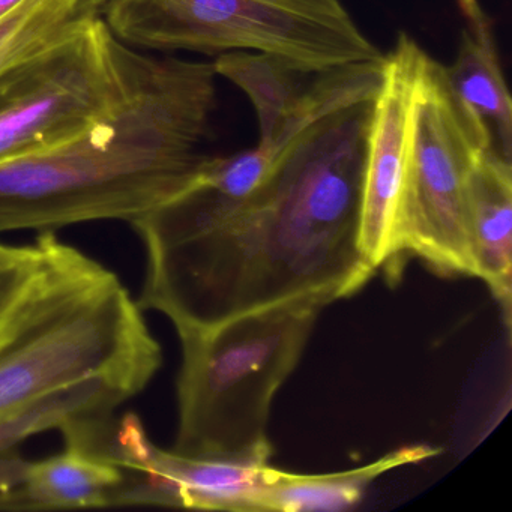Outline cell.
I'll use <instances>...</instances> for the list:
<instances>
[{
    "label": "cell",
    "instance_id": "obj_3",
    "mask_svg": "<svg viewBox=\"0 0 512 512\" xmlns=\"http://www.w3.org/2000/svg\"><path fill=\"white\" fill-rule=\"evenodd\" d=\"M43 262L0 325V415L92 377L142 392L163 364L142 308L109 269L53 232Z\"/></svg>",
    "mask_w": 512,
    "mask_h": 512
},
{
    "label": "cell",
    "instance_id": "obj_17",
    "mask_svg": "<svg viewBox=\"0 0 512 512\" xmlns=\"http://www.w3.org/2000/svg\"><path fill=\"white\" fill-rule=\"evenodd\" d=\"M20 2H22V0H0V17L7 14L8 11L13 10Z\"/></svg>",
    "mask_w": 512,
    "mask_h": 512
},
{
    "label": "cell",
    "instance_id": "obj_15",
    "mask_svg": "<svg viewBox=\"0 0 512 512\" xmlns=\"http://www.w3.org/2000/svg\"><path fill=\"white\" fill-rule=\"evenodd\" d=\"M214 67L218 76L238 86L253 104L259 140L271 139L301 106L317 74L257 52L223 53Z\"/></svg>",
    "mask_w": 512,
    "mask_h": 512
},
{
    "label": "cell",
    "instance_id": "obj_16",
    "mask_svg": "<svg viewBox=\"0 0 512 512\" xmlns=\"http://www.w3.org/2000/svg\"><path fill=\"white\" fill-rule=\"evenodd\" d=\"M43 262L40 242L26 247L0 244V325L16 307Z\"/></svg>",
    "mask_w": 512,
    "mask_h": 512
},
{
    "label": "cell",
    "instance_id": "obj_14",
    "mask_svg": "<svg viewBox=\"0 0 512 512\" xmlns=\"http://www.w3.org/2000/svg\"><path fill=\"white\" fill-rule=\"evenodd\" d=\"M100 0H22L0 17V83L88 31Z\"/></svg>",
    "mask_w": 512,
    "mask_h": 512
},
{
    "label": "cell",
    "instance_id": "obj_11",
    "mask_svg": "<svg viewBox=\"0 0 512 512\" xmlns=\"http://www.w3.org/2000/svg\"><path fill=\"white\" fill-rule=\"evenodd\" d=\"M140 394L110 377H92L43 395L19 409L0 415V457L35 434L58 430L65 445L94 448L113 422L116 410Z\"/></svg>",
    "mask_w": 512,
    "mask_h": 512
},
{
    "label": "cell",
    "instance_id": "obj_10",
    "mask_svg": "<svg viewBox=\"0 0 512 512\" xmlns=\"http://www.w3.org/2000/svg\"><path fill=\"white\" fill-rule=\"evenodd\" d=\"M472 277L481 278L511 319L512 167L497 146L485 149L466 181Z\"/></svg>",
    "mask_w": 512,
    "mask_h": 512
},
{
    "label": "cell",
    "instance_id": "obj_8",
    "mask_svg": "<svg viewBox=\"0 0 512 512\" xmlns=\"http://www.w3.org/2000/svg\"><path fill=\"white\" fill-rule=\"evenodd\" d=\"M428 55L401 34L383 55L371 104L361 203V250L374 269L401 256L400 217L419 80Z\"/></svg>",
    "mask_w": 512,
    "mask_h": 512
},
{
    "label": "cell",
    "instance_id": "obj_4",
    "mask_svg": "<svg viewBox=\"0 0 512 512\" xmlns=\"http://www.w3.org/2000/svg\"><path fill=\"white\" fill-rule=\"evenodd\" d=\"M337 296L307 293L200 328L179 329L178 431L172 451L269 464L272 401L301 361L320 313Z\"/></svg>",
    "mask_w": 512,
    "mask_h": 512
},
{
    "label": "cell",
    "instance_id": "obj_1",
    "mask_svg": "<svg viewBox=\"0 0 512 512\" xmlns=\"http://www.w3.org/2000/svg\"><path fill=\"white\" fill-rule=\"evenodd\" d=\"M373 100L308 131L229 220L145 248L139 307L164 314L179 331L307 293L358 292L376 272L361 250Z\"/></svg>",
    "mask_w": 512,
    "mask_h": 512
},
{
    "label": "cell",
    "instance_id": "obj_6",
    "mask_svg": "<svg viewBox=\"0 0 512 512\" xmlns=\"http://www.w3.org/2000/svg\"><path fill=\"white\" fill-rule=\"evenodd\" d=\"M497 146L487 122L455 95L440 65L422 68L400 217L401 254L442 274L472 275L466 181L485 149Z\"/></svg>",
    "mask_w": 512,
    "mask_h": 512
},
{
    "label": "cell",
    "instance_id": "obj_5",
    "mask_svg": "<svg viewBox=\"0 0 512 512\" xmlns=\"http://www.w3.org/2000/svg\"><path fill=\"white\" fill-rule=\"evenodd\" d=\"M100 19L137 50L266 53L305 73L383 58L341 0H100Z\"/></svg>",
    "mask_w": 512,
    "mask_h": 512
},
{
    "label": "cell",
    "instance_id": "obj_13",
    "mask_svg": "<svg viewBox=\"0 0 512 512\" xmlns=\"http://www.w3.org/2000/svg\"><path fill=\"white\" fill-rule=\"evenodd\" d=\"M439 452L428 445L403 446L358 469L328 475H295L269 466L254 512L344 511L359 503L368 485L383 473Z\"/></svg>",
    "mask_w": 512,
    "mask_h": 512
},
{
    "label": "cell",
    "instance_id": "obj_7",
    "mask_svg": "<svg viewBox=\"0 0 512 512\" xmlns=\"http://www.w3.org/2000/svg\"><path fill=\"white\" fill-rule=\"evenodd\" d=\"M139 50L98 19L0 83V161L68 139L121 94Z\"/></svg>",
    "mask_w": 512,
    "mask_h": 512
},
{
    "label": "cell",
    "instance_id": "obj_2",
    "mask_svg": "<svg viewBox=\"0 0 512 512\" xmlns=\"http://www.w3.org/2000/svg\"><path fill=\"white\" fill-rule=\"evenodd\" d=\"M214 62L137 52L115 103L88 127L0 161V233L133 223L194 178L217 100Z\"/></svg>",
    "mask_w": 512,
    "mask_h": 512
},
{
    "label": "cell",
    "instance_id": "obj_9",
    "mask_svg": "<svg viewBox=\"0 0 512 512\" xmlns=\"http://www.w3.org/2000/svg\"><path fill=\"white\" fill-rule=\"evenodd\" d=\"M127 470L79 445L38 461L0 457V511H53L115 505Z\"/></svg>",
    "mask_w": 512,
    "mask_h": 512
},
{
    "label": "cell",
    "instance_id": "obj_12",
    "mask_svg": "<svg viewBox=\"0 0 512 512\" xmlns=\"http://www.w3.org/2000/svg\"><path fill=\"white\" fill-rule=\"evenodd\" d=\"M463 19L460 47L449 85L458 98L493 131L497 148L511 160L512 101L500 67L493 22L481 0H457Z\"/></svg>",
    "mask_w": 512,
    "mask_h": 512
}]
</instances>
